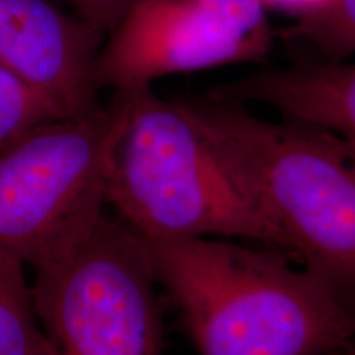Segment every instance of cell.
<instances>
[{
  "label": "cell",
  "instance_id": "obj_11",
  "mask_svg": "<svg viewBox=\"0 0 355 355\" xmlns=\"http://www.w3.org/2000/svg\"><path fill=\"white\" fill-rule=\"evenodd\" d=\"M58 117L68 115L0 66V148L30 128Z\"/></svg>",
  "mask_w": 355,
  "mask_h": 355
},
{
  "label": "cell",
  "instance_id": "obj_3",
  "mask_svg": "<svg viewBox=\"0 0 355 355\" xmlns=\"http://www.w3.org/2000/svg\"><path fill=\"white\" fill-rule=\"evenodd\" d=\"M239 183L300 261L355 314V141L247 105L198 99Z\"/></svg>",
  "mask_w": 355,
  "mask_h": 355
},
{
  "label": "cell",
  "instance_id": "obj_7",
  "mask_svg": "<svg viewBox=\"0 0 355 355\" xmlns=\"http://www.w3.org/2000/svg\"><path fill=\"white\" fill-rule=\"evenodd\" d=\"M105 38L51 0H0V66L64 115L102 104L96 68Z\"/></svg>",
  "mask_w": 355,
  "mask_h": 355
},
{
  "label": "cell",
  "instance_id": "obj_1",
  "mask_svg": "<svg viewBox=\"0 0 355 355\" xmlns=\"http://www.w3.org/2000/svg\"><path fill=\"white\" fill-rule=\"evenodd\" d=\"M141 239L199 355H340L354 349L355 314L277 248L220 237Z\"/></svg>",
  "mask_w": 355,
  "mask_h": 355
},
{
  "label": "cell",
  "instance_id": "obj_5",
  "mask_svg": "<svg viewBox=\"0 0 355 355\" xmlns=\"http://www.w3.org/2000/svg\"><path fill=\"white\" fill-rule=\"evenodd\" d=\"M157 283L144 239L104 214L35 268V314L58 355H163Z\"/></svg>",
  "mask_w": 355,
  "mask_h": 355
},
{
  "label": "cell",
  "instance_id": "obj_13",
  "mask_svg": "<svg viewBox=\"0 0 355 355\" xmlns=\"http://www.w3.org/2000/svg\"><path fill=\"white\" fill-rule=\"evenodd\" d=\"M270 12H282L295 20L304 19L311 13L321 10L331 0H261Z\"/></svg>",
  "mask_w": 355,
  "mask_h": 355
},
{
  "label": "cell",
  "instance_id": "obj_14",
  "mask_svg": "<svg viewBox=\"0 0 355 355\" xmlns=\"http://www.w3.org/2000/svg\"><path fill=\"white\" fill-rule=\"evenodd\" d=\"M340 355H355V349H349V350H345L344 354H340Z\"/></svg>",
  "mask_w": 355,
  "mask_h": 355
},
{
  "label": "cell",
  "instance_id": "obj_2",
  "mask_svg": "<svg viewBox=\"0 0 355 355\" xmlns=\"http://www.w3.org/2000/svg\"><path fill=\"white\" fill-rule=\"evenodd\" d=\"M105 199L141 237H220L288 255L282 234L239 183L198 99L152 86L112 91Z\"/></svg>",
  "mask_w": 355,
  "mask_h": 355
},
{
  "label": "cell",
  "instance_id": "obj_12",
  "mask_svg": "<svg viewBox=\"0 0 355 355\" xmlns=\"http://www.w3.org/2000/svg\"><path fill=\"white\" fill-rule=\"evenodd\" d=\"M69 10L109 35L137 0H61Z\"/></svg>",
  "mask_w": 355,
  "mask_h": 355
},
{
  "label": "cell",
  "instance_id": "obj_8",
  "mask_svg": "<svg viewBox=\"0 0 355 355\" xmlns=\"http://www.w3.org/2000/svg\"><path fill=\"white\" fill-rule=\"evenodd\" d=\"M239 104H260L283 117L318 125L355 141V60L321 61L260 71L211 91Z\"/></svg>",
  "mask_w": 355,
  "mask_h": 355
},
{
  "label": "cell",
  "instance_id": "obj_4",
  "mask_svg": "<svg viewBox=\"0 0 355 355\" xmlns=\"http://www.w3.org/2000/svg\"><path fill=\"white\" fill-rule=\"evenodd\" d=\"M114 105L30 128L0 148V257L46 263L105 214Z\"/></svg>",
  "mask_w": 355,
  "mask_h": 355
},
{
  "label": "cell",
  "instance_id": "obj_6",
  "mask_svg": "<svg viewBox=\"0 0 355 355\" xmlns=\"http://www.w3.org/2000/svg\"><path fill=\"white\" fill-rule=\"evenodd\" d=\"M273 38L261 0H137L105 38L97 87L152 86L173 74L260 63Z\"/></svg>",
  "mask_w": 355,
  "mask_h": 355
},
{
  "label": "cell",
  "instance_id": "obj_15",
  "mask_svg": "<svg viewBox=\"0 0 355 355\" xmlns=\"http://www.w3.org/2000/svg\"><path fill=\"white\" fill-rule=\"evenodd\" d=\"M354 349H355V345H354Z\"/></svg>",
  "mask_w": 355,
  "mask_h": 355
},
{
  "label": "cell",
  "instance_id": "obj_10",
  "mask_svg": "<svg viewBox=\"0 0 355 355\" xmlns=\"http://www.w3.org/2000/svg\"><path fill=\"white\" fill-rule=\"evenodd\" d=\"M285 38L313 48L326 61L355 58V0H331L321 10L295 20Z\"/></svg>",
  "mask_w": 355,
  "mask_h": 355
},
{
  "label": "cell",
  "instance_id": "obj_9",
  "mask_svg": "<svg viewBox=\"0 0 355 355\" xmlns=\"http://www.w3.org/2000/svg\"><path fill=\"white\" fill-rule=\"evenodd\" d=\"M0 355H58L40 326L25 266L0 257Z\"/></svg>",
  "mask_w": 355,
  "mask_h": 355
}]
</instances>
